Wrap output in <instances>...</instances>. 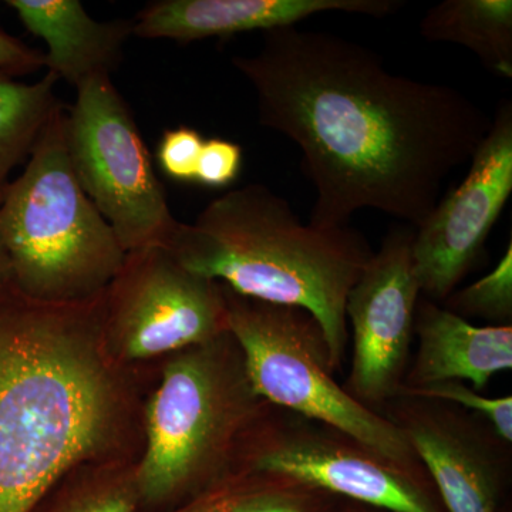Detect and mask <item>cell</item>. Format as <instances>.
Here are the masks:
<instances>
[{"mask_svg":"<svg viewBox=\"0 0 512 512\" xmlns=\"http://www.w3.org/2000/svg\"><path fill=\"white\" fill-rule=\"evenodd\" d=\"M399 394L454 404L467 412L478 414L488 421L505 441L512 443L511 396L487 397L460 380L434 383L419 389H402Z\"/></svg>","mask_w":512,"mask_h":512,"instance_id":"21","label":"cell"},{"mask_svg":"<svg viewBox=\"0 0 512 512\" xmlns=\"http://www.w3.org/2000/svg\"><path fill=\"white\" fill-rule=\"evenodd\" d=\"M5 187L0 188V204H2L3 194H5ZM9 285H12V282H10L8 262H6L5 252L0 244V291Z\"/></svg>","mask_w":512,"mask_h":512,"instance_id":"25","label":"cell"},{"mask_svg":"<svg viewBox=\"0 0 512 512\" xmlns=\"http://www.w3.org/2000/svg\"><path fill=\"white\" fill-rule=\"evenodd\" d=\"M204 141L195 128L181 126L165 130L157 148V161L163 173L184 183L195 181Z\"/></svg>","mask_w":512,"mask_h":512,"instance_id":"22","label":"cell"},{"mask_svg":"<svg viewBox=\"0 0 512 512\" xmlns=\"http://www.w3.org/2000/svg\"><path fill=\"white\" fill-rule=\"evenodd\" d=\"M380 413L402 431L447 512H507L511 443L483 417L403 394Z\"/></svg>","mask_w":512,"mask_h":512,"instance_id":"12","label":"cell"},{"mask_svg":"<svg viewBox=\"0 0 512 512\" xmlns=\"http://www.w3.org/2000/svg\"><path fill=\"white\" fill-rule=\"evenodd\" d=\"M272 471L390 512H447L423 464L409 466L355 437L269 406L239 447L235 471Z\"/></svg>","mask_w":512,"mask_h":512,"instance_id":"8","label":"cell"},{"mask_svg":"<svg viewBox=\"0 0 512 512\" xmlns=\"http://www.w3.org/2000/svg\"><path fill=\"white\" fill-rule=\"evenodd\" d=\"M339 512H382V511L375 510V508H372V507H367V505L355 503V501L343 500L342 507H340Z\"/></svg>","mask_w":512,"mask_h":512,"instance_id":"26","label":"cell"},{"mask_svg":"<svg viewBox=\"0 0 512 512\" xmlns=\"http://www.w3.org/2000/svg\"><path fill=\"white\" fill-rule=\"evenodd\" d=\"M414 336L419 349L402 389L460 380L481 392L512 369V326H476L424 298L417 303Z\"/></svg>","mask_w":512,"mask_h":512,"instance_id":"14","label":"cell"},{"mask_svg":"<svg viewBox=\"0 0 512 512\" xmlns=\"http://www.w3.org/2000/svg\"><path fill=\"white\" fill-rule=\"evenodd\" d=\"M512 192V104L491 120L463 183L414 228L412 259L421 295L443 303L483 255L485 242Z\"/></svg>","mask_w":512,"mask_h":512,"instance_id":"10","label":"cell"},{"mask_svg":"<svg viewBox=\"0 0 512 512\" xmlns=\"http://www.w3.org/2000/svg\"><path fill=\"white\" fill-rule=\"evenodd\" d=\"M165 249L185 269L245 298L305 309L318 320L339 373L349 343L345 306L375 251L355 228L303 224L271 188L248 184L178 222Z\"/></svg>","mask_w":512,"mask_h":512,"instance_id":"3","label":"cell"},{"mask_svg":"<svg viewBox=\"0 0 512 512\" xmlns=\"http://www.w3.org/2000/svg\"><path fill=\"white\" fill-rule=\"evenodd\" d=\"M232 66L254 89L259 123L301 150L316 228L346 227L365 208L419 227L491 127L456 87L393 73L333 33L268 30L261 49Z\"/></svg>","mask_w":512,"mask_h":512,"instance_id":"1","label":"cell"},{"mask_svg":"<svg viewBox=\"0 0 512 512\" xmlns=\"http://www.w3.org/2000/svg\"><path fill=\"white\" fill-rule=\"evenodd\" d=\"M59 107L25 170L5 187L0 244L10 282L37 302L67 305L99 298L119 275L126 252L77 181Z\"/></svg>","mask_w":512,"mask_h":512,"instance_id":"5","label":"cell"},{"mask_svg":"<svg viewBox=\"0 0 512 512\" xmlns=\"http://www.w3.org/2000/svg\"><path fill=\"white\" fill-rule=\"evenodd\" d=\"M6 5L45 42L49 73L76 90L94 77H111L133 36V19L96 20L79 0H8Z\"/></svg>","mask_w":512,"mask_h":512,"instance_id":"15","label":"cell"},{"mask_svg":"<svg viewBox=\"0 0 512 512\" xmlns=\"http://www.w3.org/2000/svg\"><path fill=\"white\" fill-rule=\"evenodd\" d=\"M403 6L402 0H157L133 19V36L191 43L296 26L320 13L383 19Z\"/></svg>","mask_w":512,"mask_h":512,"instance_id":"13","label":"cell"},{"mask_svg":"<svg viewBox=\"0 0 512 512\" xmlns=\"http://www.w3.org/2000/svg\"><path fill=\"white\" fill-rule=\"evenodd\" d=\"M57 83L49 72L35 83L0 73V188L28 161L47 123L63 106L56 97Z\"/></svg>","mask_w":512,"mask_h":512,"instance_id":"18","label":"cell"},{"mask_svg":"<svg viewBox=\"0 0 512 512\" xmlns=\"http://www.w3.org/2000/svg\"><path fill=\"white\" fill-rule=\"evenodd\" d=\"M229 333L265 402L355 437L399 463L419 466L402 431L336 382L328 342L305 309L245 298L224 284Z\"/></svg>","mask_w":512,"mask_h":512,"instance_id":"6","label":"cell"},{"mask_svg":"<svg viewBox=\"0 0 512 512\" xmlns=\"http://www.w3.org/2000/svg\"><path fill=\"white\" fill-rule=\"evenodd\" d=\"M103 319L104 293L53 305L0 291V512H33L110 443L119 396Z\"/></svg>","mask_w":512,"mask_h":512,"instance_id":"2","label":"cell"},{"mask_svg":"<svg viewBox=\"0 0 512 512\" xmlns=\"http://www.w3.org/2000/svg\"><path fill=\"white\" fill-rule=\"evenodd\" d=\"M440 305L466 320L483 319L491 326H511L512 242H508L493 271L466 288L456 289Z\"/></svg>","mask_w":512,"mask_h":512,"instance_id":"20","label":"cell"},{"mask_svg":"<svg viewBox=\"0 0 512 512\" xmlns=\"http://www.w3.org/2000/svg\"><path fill=\"white\" fill-rule=\"evenodd\" d=\"M269 406L231 333L174 353L147 404L146 450L134 466L141 512L171 510L234 474L242 440Z\"/></svg>","mask_w":512,"mask_h":512,"instance_id":"4","label":"cell"},{"mask_svg":"<svg viewBox=\"0 0 512 512\" xmlns=\"http://www.w3.org/2000/svg\"><path fill=\"white\" fill-rule=\"evenodd\" d=\"M242 147L224 138L204 141L198 160L195 183L210 188L228 187L237 180L242 168Z\"/></svg>","mask_w":512,"mask_h":512,"instance_id":"23","label":"cell"},{"mask_svg":"<svg viewBox=\"0 0 512 512\" xmlns=\"http://www.w3.org/2000/svg\"><path fill=\"white\" fill-rule=\"evenodd\" d=\"M45 67V53L0 28V73L18 77Z\"/></svg>","mask_w":512,"mask_h":512,"instance_id":"24","label":"cell"},{"mask_svg":"<svg viewBox=\"0 0 512 512\" xmlns=\"http://www.w3.org/2000/svg\"><path fill=\"white\" fill-rule=\"evenodd\" d=\"M103 332L127 360L205 345L229 332L224 286L165 248L128 252L104 293Z\"/></svg>","mask_w":512,"mask_h":512,"instance_id":"9","label":"cell"},{"mask_svg":"<svg viewBox=\"0 0 512 512\" xmlns=\"http://www.w3.org/2000/svg\"><path fill=\"white\" fill-rule=\"evenodd\" d=\"M420 33L429 42L467 47L491 72L512 77L511 0H446L427 10Z\"/></svg>","mask_w":512,"mask_h":512,"instance_id":"16","label":"cell"},{"mask_svg":"<svg viewBox=\"0 0 512 512\" xmlns=\"http://www.w3.org/2000/svg\"><path fill=\"white\" fill-rule=\"evenodd\" d=\"M66 110V148L83 191L124 252L165 248L178 222L136 120L109 76L76 90Z\"/></svg>","mask_w":512,"mask_h":512,"instance_id":"7","label":"cell"},{"mask_svg":"<svg viewBox=\"0 0 512 512\" xmlns=\"http://www.w3.org/2000/svg\"><path fill=\"white\" fill-rule=\"evenodd\" d=\"M33 512H141L133 467H103L60 481Z\"/></svg>","mask_w":512,"mask_h":512,"instance_id":"19","label":"cell"},{"mask_svg":"<svg viewBox=\"0 0 512 512\" xmlns=\"http://www.w3.org/2000/svg\"><path fill=\"white\" fill-rule=\"evenodd\" d=\"M343 498L272 471L241 470L164 512H339Z\"/></svg>","mask_w":512,"mask_h":512,"instance_id":"17","label":"cell"},{"mask_svg":"<svg viewBox=\"0 0 512 512\" xmlns=\"http://www.w3.org/2000/svg\"><path fill=\"white\" fill-rule=\"evenodd\" d=\"M414 228H394L350 289L352 365L342 384L360 404L380 413L402 390L410 366L414 319L421 295L414 275Z\"/></svg>","mask_w":512,"mask_h":512,"instance_id":"11","label":"cell"}]
</instances>
